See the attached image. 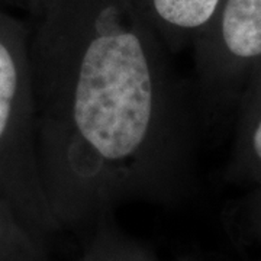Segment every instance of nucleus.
<instances>
[{"label":"nucleus","mask_w":261,"mask_h":261,"mask_svg":"<svg viewBox=\"0 0 261 261\" xmlns=\"http://www.w3.org/2000/svg\"><path fill=\"white\" fill-rule=\"evenodd\" d=\"M31 27L0 0V195L29 211L47 203L39 176Z\"/></svg>","instance_id":"obj_2"},{"label":"nucleus","mask_w":261,"mask_h":261,"mask_svg":"<svg viewBox=\"0 0 261 261\" xmlns=\"http://www.w3.org/2000/svg\"><path fill=\"white\" fill-rule=\"evenodd\" d=\"M9 203L3 196L0 195V243L3 240H8L5 238L3 235L9 232V226H8V218H6V211H5V205Z\"/></svg>","instance_id":"obj_7"},{"label":"nucleus","mask_w":261,"mask_h":261,"mask_svg":"<svg viewBox=\"0 0 261 261\" xmlns=\"http://www.w3.org/2000/svg\"><path fill=\"white\" fill-rule=\"evenodd\" d=\"M2 2L9 8H18L27 12L32 19L38 18L49 3V0H2Z\"/></svg>","instance_id":"obj_6"},{"label":"nucleus","mask_w":261,"mask_h":261,"mask_svg":"<svg viewBox=\"0 0 261 261\" xmlns=\"http://www.w3.org/2000/svg\"><path fill=\"white\" fill-rule=\"evenodd\" d=\"M170 54L195 47L214 23L222 0H134Z\"/></svg>","instance_id":"obj_4"},{"label":"nucleus","mask_w":261,"mask_h":261,"mask_svg":"<svg viewBox=\"0 0 261 261\" xmlns=\"http://www.w3.org/2000/svg\"><path fill=\"white\" fill-rule=\"evenodd\" d=\"M248 83L232 168L261 177V68Z\"/></svg>","instance_id":"obj_5"},{"label":"nucleus","mask_w":261,"mask_h":261,"mask_svg":"<svg viewBox=\"0 0 261 261\" xmlns=\"http://www.w3.org/2000/svg\"><path fill=\"white\" fill-rule=\"evenodd\" d=\"M193 51L199 100L229 99L261 68V0H222Z\"/></svg>","instance_id":"obj_3"},{"label":"nucleus","mask_w":261,"mask_h":261,"mask_svg":"<svg viewBox=\"0 0 261 261\" xmlns=\"http://www.w3.org/2000/svg\"><path fill=\"white\" fill-rule=\"evenodd\" d=\"M31 27L37 159L48 205L83 212L181 193L195 108L134 0H49Z\"/></svg>","instance_id":"obj_1"}]
</instances>
